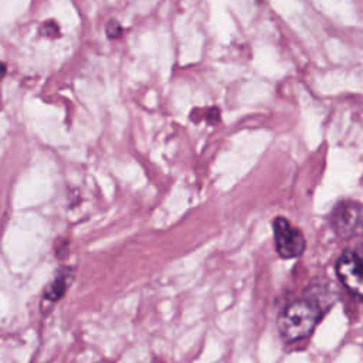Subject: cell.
<instances>
[{
  "mask_svg": "<svg viewBox=\"0 0 363 363\" xmlns=\"http://www.w3.org/2000/svg\"><path fill=\"white\" fill-rule=\"evenodd\" d=\"M69 281H71V278H68V272H60V274L57 275V278H55V279L50 284V286L47 288V291H45V298H47L48 301H51V302L58 301V299L64 295V292H65V289H67Z\"/></svg>",
  "mask_w": 363,
  "mask_h": 363,
  "instance_id": "5b68a950",
  "label": "cell"
},
{
  "mask_svg": "<svg viewBox=\"0 0 363 363\" xmlns=\"http://www.w3.org/2000/svg\"><path fill=\"white\" fill-rule=\"evenodd\" d=\"M353 251V254L357 257V258H360V259H363V244H359L354 250H352Z\"/></svg>",
  "mask_w": 363,
  "mask_h": 363,
  "instance_id": "52a82bcc",
  "label": "cell"
},
{
  "mask_svg": "<svg viewBox=\"0 0 363 363\" xmlns=\"http://www.w3.org/2000/svg\"><path fill=\"white\" fill-rule=\"evenodd\" d=\"M336 272L343 285L363 299V259L357 258L352 250L345 251L336 262Z\"/></svg>",
  "mask_w": 363,
  "mask_h": 363,
  "instance_id": "277c9868",
  "label": "cell"
},
{
  "mask_svg": "<svg viewBox=\"0 0 363 363\" xmlns=\"http://www.w3.org/2000/svg\"><path fill=\"white\" fill-rule=\"evenodd\" d=\"M122 28L119 26L118 21L115 20H111L108 24H106V34L111 37V38H116L119 34H121Z\"/></svg>",
  "mask_w": 363,
  "mask_h": 363,
  "instance_id": "8992f818",
  "label": "cell"
},
{
  "mask_svg": "<svg viewBox=\"0 0 363 363\" xmlns=\"http://www.w3.org/2000/svg\"><path fill=\"white\" fill-rule=\"evenodd\" d=\"M4 74H6V65L0 61V79L4 77Z\"/></svg>",
  "mask_w": 363,
  "mask_h": 363,
  "instance_id": "ba28073f",
  "label": "cell"
},
{
  "mask_svg": "<svg viewBox=\"0 0 363 363\" xmlns=\"http://www.w3.org/2000/svg\"><path fill=\"white\" fill-rule=\"evenodd\" d=\"M274 235L277 251L284 258H295L305 250V238L302 233L288 223L284 217L274 220Z\"/></svg>",
  "mask_w": 363,
  "mask_h": 363,
  "instance_id": "3957f363",
  "label": "cell"
},
{
  "mask_svg": "<svg viewBox=\"0 0 363 363\" xmlns=\"http://www.w3.org/2000/svg\"><path fill=\"white\" fill-rule=\"evenodd\" d=\"M332 225L343 238L360 234L363 231V207L354 201H340L332 213Z\"/></svg>",
  "mask_w": 363,
  "mask_h": 363,
  "instance_id": "7a4b0ae2",
  "label": "cell"
},
{
  "mask_svg": "<svg viewBox=\"0 0 363 363\" xmlns=\"http://www.w3.org/2000/svg\"><path fill=\"white\" fill-rule=\"evenodd\" d=\"M320 318V306L313 299L292 302L278 318V330L288 340H299L311 335Z\"/></svg>",
  "mask_w": 363,
  "mask_h": 363,
  "instance_id": "6da1fadb",
  "label": "cell"
}]
</instances>
